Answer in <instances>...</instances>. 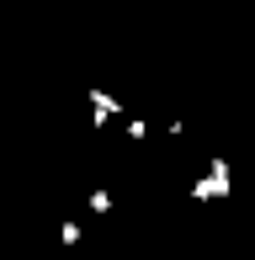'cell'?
I'll return each mask as SVG.
<instances>
[{"instance_id":"1","label":"cell","mask_w":255,"mask_h":260,"mask_svg":"<svg viewBox=\"0 0 255 260\" xmlns=\"http://www.w3.org/2000/svg\"><path fill=\"white\" fill-rule=\"evenodd\" d=\"M207 197H229V159H213L207 165V181L192 186V202H207Z\"/></svg>"},{"instance_id":"2","label":"cell","mask_w":255,"mask_h":260,"mask_svg":"<svg viewBox=\"0 0 255 260\" xmlns=\"http://www.w3.org/2000/svg\"><path fill=\"white\" fill-rule=\"evenodd\" d=\"M90 117H96V127L112 122V117H117V96H107V90H90Z\"/></svg>"},{"instance_id":"3","label":"cell","mask_w":255,"mask_h":260,"mask_svg":"<svg viewBox=\"0 0 255 260\" xmlns=\"http://www.w3.org/2000/svg\"><path fill=\"white\" fill-rule=\"evenodd\" d=\"M90 212H112V191H90Z\"/></svg>"}]
</instances>
